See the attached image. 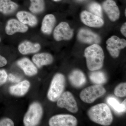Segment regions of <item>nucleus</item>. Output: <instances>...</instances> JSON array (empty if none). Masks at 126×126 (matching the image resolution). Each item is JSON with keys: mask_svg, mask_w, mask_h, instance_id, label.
Segmentation results:
<instances>
[{"mask_svg": "<svg viewBox=\"0 0 126 126\" xmlns=\"http://www.w3.org/2000/svg\"><path fill=\"white\" fill-rule=\"evenodd\" d=\"M87 65L90 71L98 70L103 65L104 55L103 50L98 44H94L87 47L84 51Z\"/></svg>", "mask_w": 126, "mask_h": 126, "instance_id": "obj_1", "label": "nucleus"}, {"mask_svg": "<svg viewBox=\"0 0 126 126\" xmlns=\"http://www.w3.org/2000/svg\"><path fill=\"white\" fill-rule=\"evenodd\" d=\"M88 114L92 121L102 126H109L113 121L111 110L105 103L99 104L92 107L89 110Z\"/></svg>", "mask_w": 126, "mask_h": 126, "instance_id": "obj_2", "label": "nucleus"}, {"mask_svg": "<svg viewBox=\"0 0 126 126\" xmlns=\"http://www.w3.org/2000/svg\"><path fill=\"white\" fill-rule=\"evenodd\" d=\"M65 77L61 74L55 75L53 78L47 94L50 101L54 102L57 101L63 93L65 88Z\"/></svg>", "mask_w": 126, "mask_h": 126, "instance_id": "obj_3", "label": "nucleus"}, {"mask_svg": "<svg viewBox=\"0 0 126 126\" xmlns=\"http://www.w3.org/2000/svg\"><path fill=\"white\" fill-rule=\"evenodd\" d=\"M43 115L42 106L38 102L33 103L30 106L23 119L26 126H36L39 124Z\"/></svg>", "mask_w": 126, "mask_h": 126, "instance_id": "obj_4", "label": "nucleus"}, {"mask_svg": "<svg viewBox=\"0 0 126 126\" xmlns=\"http://www.w3.org/2000/svg\"><path fill=\"white\" fill-rule=\"evenodd\" d=\"M106 92V89L100 84L88 87L82 90L79 95L81 100L86 103H92Z\"/></svg>", "mask_w": 126, "mask_h": 126, "instance_id": "obj_5", "label": "nucleus"}, {"mask_svg": "<svg viewBox=\"0 0 126 126\" xmlns=\"http://www.w3.org/2000/svg\"><path fill=\"white\" fill-rule=\"evenodd\" d=\"M57 105L59 107L66 109L72 113H77L78 110L77 104L74 97L69 92L62 94L57 100Z\"/></svg>", "mask_w": 126, "mask_h": 126, "instance_id": "obj_6", "label": "nucleus"}, {"mask_svg": "<svg viewBox=\"0 0 126 126\" xmlns=\"http://www.w3.org/2000/svg\"><path fill=\"white\" fill-rule=\"evenodd\" d=\"M107 48L113 58H117L119 56L120 50L126 46V41L120 39L116 36H112L109 38L106 42Z\"/></svg>", "mask_w": 126, "mask_h": 126, "instance_id": "obj_7", "label": "nucleus"}, {"mask_svg": "<svg viewBox=\"0 0 126 126\" xmlns=\"http://www.w3.org/2000/svg\"><path fill=\"white\" fill-rule=\"evenodd\" d=\"M73 31L67 23L61 22L55 27L53 32V37L56 41L69 40L73 35Z\"/></svg>", "mask_w": 126, "mask_h": 126, "instance_id": "obj_8", "label": "nucleus"}, {"mask_svg": "<svg viewBox=\"0 0 126 126\" xmlns=\"http://www.w3.org/2000/svg\"><path fill=\"white\" fill-rule=\"evenodd\" d=\"M49 124L50 126H75L77 125V120L73 115L61 114L51 117Z\"/></svg>", "mask_w": 126, "mask_h": 126, "instance_id": "obj_9", "label": "nucleus"}, {"mask_svg": "<svg viewBox=\"0 0 126 126\" xmlns=\"http://www.w3.org/2000/svg\"><path fill=\"white\" fill-rule=\"evenodd\" d=\"M80 18L83 24L89 27H100L104 24L101 18L86 11L81 12Z\"/></svg>", "mask_w": 126, "mask_h": 126, "instance_id": "obj_10", "label": "nucleus"}, {"mask_svg": "<svg viewBox=\"0 0 126 126\" xmlns=\"http://www.w3.org/2000/svg\"><path fill=\"white\" fill-rule=\"evenodd\" d=\"M28 26L23 24L19 20L12 19L7 21L6 25L5 31L8 35H12L14 34L20 32L24 33L28 31Z\"/></svg>", "mask_w": 126, "mask_h": 126, "instance_id": "obj_11", "label": "nucleus"}, {"mask_svg": "<svg viewBox=\"0 0 126 126\" xmlns=\"http://www.w3.org/2000/svg\"><path fill=\"white\" fill-rule=\"evenodd\" d=\"M104 11L109 19L112 21L117 20L120 16V11L116 2L113 0H106L103 4Z\"/></svg>", "mask_w": 126, "mask_h": 126, "instance_id": "obj_12", "label": "nucleus"}, {"mask_svg": "<svg viewBox=\"0 0 126 126\" xmlns=\"http://www.w3.org/2000/svg\"><path fill=\"white\" fill-rule=\"evenodd\" d=\"M78 38L81 42L90 44H99L101 41L100 37L97 34L86 29L80 30L78 34Z\"/></svg>", "mask_w": 126, "mask_h": 126, "instance_id": "obj_13", "label": "nucleus"}, {"mask_svg": "<svg viewBox=\"0 0 126 126\" xmlns=\"http://www.w3.org/2000/svg\"><path fill=\"white\" fill-rule=\"evenodd\" d=\"M30 86L29 82L27 80H24L11 86L9 88V92L11 94L14 96H22L27 92Z\"/></svg>", "mask_w": 126, "mask_h": 126, "instance_id": "obj_14", "label": "nucleus"}, {"mask_svg": "<svg viewBox=\"0 0 126 126\" xmlns=\"http://www.w3.org/2000/svg\"><path fill=\"white\" fill-rule=\"evenodd\" d=\"M18 66L23 69L25 74L28 76H34L38 73L37 68L31 60L27 58H23L18 61Z\"/></svg>", "mask_w": 126, "mask_h": 126, "instance_id": "obj_15", "label": "nucleus"}, {"mask_svg": "<svg viewBox=\"0 0 126 126\" xmlns=\"http://www.w3.org/2000/svg\"><path fill=\"white\" fill-rule=\"evenodd\" d=\"M18 50L21 54L26 55L34 53L39 51L41 46L38 43H33L28 41H25L20 44Z\"/></svg>", "mask_w": 126, "mask_h": 126, "instance_id": "obj_16", "label": "nucleus"}, {"mask_svg": "<svg viewBox=\"0 0 126 126\" xmlns=\"http://www.w3.org/2000/svg\"><path fill=\"white\" fill-rule=\"evenodd\" d=\"M69 81L73 86L76 88L82 87L86 83V79L85 75L81 70H74L69 76Z\"/></svg>", "mask_w": 126, "mask_h": 126, "instance_id": "obj_17", "label": "nucleus"}, {"mask_svg": "<svg viewBox=\"0 0 126 126\" xmlns=\"http://www.w3.org/2000/svg\"><path fill=\"white\" fill-rule=\"evenodd\" d=\"M16 16L18 20L25 25L34 27L38 24V19L36 16L28 12L24 11H19Z\"/></svg>", "mask_w": 126, "mask_h": 126, "instance_id": "obj_18", "label": "nucleus"}, {"mask_svg": "<svg viewBox=\"0 0 126 126\" xmlns=\"http://www.w3.org/2000/svg\"><path fill=\"white\" fill-rule=\"evenodd\" d=\"M32 61L38 68L44 65L52 63L53 60V56L48 53H41L34 55L32 58Z\"/></svg>", "mask_w": 126, "mask_h": 126, "instance_id": "obj_19", "label": "nucleus"}, {"mask_svg": "<svg viewBox=\"0 0 126 126\" xmlns=\"http://www.w3.org/2000/svg\"><path fill=\"white\" fill-rule=\"evenodd\" d=\"M56 23L55 16L52 14H48L43 19L41 30L44 33L49 35L52 33Z\"/></svg>", "mask_w": 126, "mask_h": 126, "instance_id": "obj_20", "label": "nucleus"}, {"mask_svg": "<svg viewBox=\"0 0 126 126\" xmlns=\"http://www.w3.org/2000/svg\"><path fill=\"white\" fill-rule=\"evenodd\" d=\"M18 7V5L11 0H0V12L4 15L13 14Z\"/></svg>", "mask_w": 126, "mask_h": 126, "instance_id": "obj_21", "label": "nucleus"}, {"mask_svg": "<svg viewBox=\"0 0 126 126\" xmlns=\"http://www.w3.org/2000/svg\"><path fill=\"white\" fill-rule=\"evenodd\" d=\"M108 103L110 105L115 111L119 113L125 112L126 110V100L120 103L116 98L110 97L107 99Z\"/></svg>", "mask_w": 126, "mask_h": 126, "instance_id": "obj_22", "label": "nucleus"}, {"mask_svg": "<svg viewBox=\"0 0 126 126\" xmlns=\"http://www.w3.org/2000/svg\"><path fill=\"white\" fill-rule=\"evenodd\" d=\"M89 78L94 83L96 84H102L107 82L106 74L101 71H95L91 72L89 75Z\"/></svg>", "mask_w": 126, "mask_h": 126, "instance_id": "obj_23", "label": "nucleus"}, {"mask_svg": "<svg viewBox=\"0 0 126 126\" xmlns=\"http://www.w3.org/2000/svg\"><path fill=\"white\" fill-rule=\"evenodd\" d=\"M31 1L29 10L34 14L42 13L45 9L44 0H30Z\"/></svg>", "mask_w": 126, "mask_h": 126, "instance_id": "obj_24", "label": "nucleus"}, {"mask_svg": "<svg viewBox=\"0 0 126 126\" xmlns=\"http://www.w3.org/2000/svg\"><path fill=\"white\" fill-rule=\"evenodd\" d=\"M89 9L90 13L101 18L102 16V12L101 6L97 2H94L91 3L89 6Z\"/></svg>", "mask_w": 126, "mask_h": 126, "instance_id": "obj_25", "label": "nucleus"}, {"mask_svg": "<svg viewBox=\"0 0 126 126\" xmlns=\"http://www.w3.org/2000/svg\"><path fill=\"white\" fill-rule=\"evenodd\" d=\"M114 94L119 97H124L126 95V83H123L119 84L115 88Z\"/></svg>", "mask_w": 126, "mask_h": 126, "instance_id": "obj_26", "label": "nucleus"}, {"mask_svg": "<svg viewBox=\"0 0 126 126\" xmlns=\"http://www.w3.org/2000/svg\"><path fill=\"white\" fill-rule=\"evenodd\" d=\"M8 75L4 69H0V87L5 83L7 81Z\"/></svg>", "mask_w": 126, "mask_h": 126, "instance_id": "obj_27", "label": "nucleus"}, {"mask_svg": "<svg viewBox=\"0 0 126 126\" xmlns=\"http://www.w3.org/2000/svg\"><path fill=\"white\" fill-rule=\"evenodd\" d=\"M14 123L11 119L9 118H4L0 120V126H12Z\"/></svg>", "mask_w": 126, "mask_h": 126, "instance_id": "obj_28", "label": "nucleus"}, {"mask_svg": "<svg viewBox=\"0 0 126 126\" xmlns=\"http://www.w3.org/2000/svg\"><path fill=\"white\" fill-rule=\"evenodd\" d=\"M7 79L9 81L13 83H18L20 82L21 79L20 77L15 75L12 74H10L8 75Z\"/></svg>", "mask_w": 126, "mask_h": 126, "instance_id": "obj_29", "label": "nucleus"}, {"mask_svg": "<svg viewBox=\"0 0 126 126\" xmlns=\"http://www.w3.org/2000/svg\"><path fill=\"white\" fill-rule=\"evenodd\" d=\"M7 61L4 57L0 55V67H2L7 64Z\"/></svg>", "mask_w": 126, "mask_h": 126, "instance_id": "obj_30", "label": "nucleus"}, {"mask_svg": "<svg viewBox=\"0 0 126 126\" xmlns=\"http://www.w3.org/2000/svg\"><path fill=\"white\" fill-rule=\"evenodd\" d=\"M121 32L122 34L125 37H126V23H125L122 26L121 29Z\"/></svg>", "mask_w": 126, "mask_h": 126, "instance_id": "obj_31", "label": "nucleus"}, {"mask_svg": "<svg viewBox=\"0 0 126 126\" xmlns=\"http://www.w3.org/2000/svg\"><path fill=\"white\" fill-rule=\"evenodd\" d=\"M53 0L54 1H59L60 0Z\"/></svg>", "mask_w": 126, "mask_h": 126, "instance_id": "obj_32", "label": "nucleus"}, {"mask_svg": "<svg viewBox=\"0 0 126 126\" xmlns=\"http://www.w3.org/2000/svg\"><path fill=\"white\" fill-rule=\"evenodd\" d=\"M125 16H126V10H125Z\"/></svg>", "mask_w": 126, "mask_h": 126, "instance_id": "obj_33", "label": "nucleus"}, {"mask_svg": "<svg viewBox=\"0 0 126 126\" xmlns=\"http://www.w3.org/2000/svg\"><path fill=\"white\" fill-rule=\"evenodd\" d=\"M1 41V39L0 38V42Z\"/></svg>", "mask_w": 126, "mask_h": 126, "instance_id": "obj_34", "label": "nucleus"}]
</instances>
